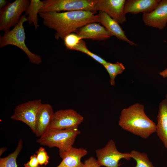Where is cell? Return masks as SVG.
<instances>
[{
  "instance_id": "cell-1",
  "label": "cell",
  "mask_w": 167,
  "mask_h": 167,
  "mask_svg": "<svg viewBox=\"0 0 167 167\" xmlns=\"http://www.w3.org/2000/svg\"><path fill=\"white\" fill-rule=\"evenodd\" d=\"M85 11L39 13L43 24L55 30L56 39H63L68 35L89 23L98 22V15Z\"/></svg>"
},
{
  "instance_id": "cell-2",
  "label": "cell",
  "mask_w": 167,
  "mask_h": 167,
  "mask_svg": "<svg viewBox=\"0 0 167 167\" xmlns=\"http://www.w3.org/2000/svg\"><path fill=\"white\" fill-rule=\"evenodd\" d=\"M118 125L124 130L145 139L156 131V124L146 114L144 105L138 103L121 110Z\"/></svg>"
},
{
  "instance_id": "cell-3",
  "label": "cell",
  "mask_w": 167,
  "mask_h": 167,
  "mask_svg": "<svg viewBox=\"0 0 167 167\" xmlns=\"http://www.w3.org/2000/svg\"><path fill=\"white\" fill-rule=\"evenodd\" d=\"M27 21L26 15H23L18 24L13 29L5 32L2 36L0 35V48H2L9 45L16 46L25 53L31 63L39 65L42 62L41 57L31 52L25 43L24 24Z\"/></svg>"
},
{
  "instance_id": "cell-4",
  "label": "cell",
  "mask_w": 167,
  "mask_h": 167,
  "mask_svg": "<svg viewBox=\"0 0 167 167\" xmlns=\"http://www.w3.org/2000/svg\"><path fill=\"white\" fill-rule=\"evenodd\" d=\"M80 133L78 128L49 129L37 140L41 145L49 148L57 147L59 151L69 150L73 147L75 139Z\"/></svg>"
},
{
  "instance_id": "cell-5",
  "label": "cell",
  "mask_w": 167,
  "mask_h": 167,
  "mask_svg": "<svg viewBox=\"0 0 167 167\" xmlns=\"http://www.w3.org/2000/svg\"><path fill=\"white\" fill-rule=\"evenodd\" d=\"M97 0H44L39 13L85 11L96 13Z\"/></svg>"
},
{
  "instance_id": "cell-6",
  "label": "cell",
  "mask_w": 167,
  "mask_h": 167,
  "mask_svg": "<svg viewBox=\"0 0 167 167\" xmlns=\"http://www.w3.org/2000/svg\"><path fill=\"white\" fill-rule=\"evenodd\" d=\"M29 3L28 0H15L0 10V30L6 32L16 26Z\"/></svg>"
},
{
  "instance_id": "cell-7",
  "label": "cell",
  "mask_w": 167,
  "mask_h": 167,
  "mask_svg": "<svg viewBox=\"0 0 167 167\" xmlns=\"http://www.w3.org/2000/svg\"><path fill=\"white\" fill-rule=\"evenodd\" d=\"M96 154L98 164L101 166L119 167L121 159L127 161L131 158L129 153H121L117 150L114 141L111 139L103 148L96 149Z\"/></svg>"
},
{
  "instance_id": "cell-8",
  "label": "cell",
  "mask_w": 167,
  "mask_h": 167,
  "mask_svg": "<svg viewBox=\"0 0 167 167\" xmlns=\"http://www.w3.org/2000/svg\"><path fill=\"white\" fill-rule=\"evenodd\" d=\"M42 103L41 99L29 101L17 105L11 119L23 122L34 133L38 111Z\"/></svg>"
},
{
  "instance_id": "cell-9",
  "label": "cell",
  "mask_w": 167,
  "mask_h": 167,
  "mask_svg": "<svg viewBox=\"0 0 167 167\" xmlns=\"http://www.w3.org/2000/svg\"><path fill=\"white\" fill-rule=\"evenodd\" d=\"M84 120V117L73 109L59 110L54 113L49 129L78 128Z\"/></svg>"
},
{
  "instance_id": "cell-10",
  "label": "cell",
  "mask_w": 167,
  "mask_h": 167,
  "mask_svg": "<svg viewBox=\"0 0 167 167\" xmlns=\"http://www.w3.org/2000/svg\"><path fill=\"white\" fill-rule=\"evenodd\" d=\"M125 0H97L95 9L96 12L106 13L119 24H122L126 20L123 12Z\"/></svg>"
},
{
  "instance_id": "cell-11",
  "label": "cell",
  "mask_w": 167,
  "mask_h": 167,
  "mask_svg": "<svg viewBox=\"0 0 167 167\" xmlns=\"http://www.w3.org/2000/svg\"><path fill=\"white\" fill-rule=\"evenodd\" d=\"M145 24L159 30L164 29L167 23V0H161L151 12L142 15Z\"/></svg>"
},
{
  "instance_id": "cell-12",
  "label": "cell",
  "mask_w": 167,
  "mask_h": 167,
  "mask_svg": "<svg viewBox=\"0 0 167 167\" xmlns=\"http://www.w3.org/2000/svg\"><path fill=\"white\" fill-rule=\"evenodd\" d=\"M54 113L50 105L42 103L41 105L35 123L34 134L37 137H41L49 129Z\"/></svg>"
},
{
  "instance_id": "cell-13",
  "label": "cell",
  "mask_w": 167,
  "mask_h": 167,
  "mask_svg": "<svg viewBox=\"0 0 167 167\" xmlns=\"http://www.w3.org/2000/svg\"><path fill=\"white\" fill-rule=\"evenodd\" d=\"M75 32L81 39L102 41L109 38L113 35L104 27L96 23H89L77 29Z\"/></svg>"
},
{
  "instance_id": "cell-14",
  "label": "cell",
  "mask_w": 167,
  "mask_h": 167,
  "mask_svg": "<svg viewBox=\"0 0 167 167\" xmlns=\"http://www.w3.org/2000/svg\"><path fill=\"white\" fill-rule=\"evenodd\" d=\"M58 152L62 160L56 167H84V163L81 161V159L88 153L85 149L73 147L67 150Z\"/></svg>"
},
{
  "instance_id": "cell-15",
  "label": "cell",
  "mask_w": 167,
  "mask_h": 167,
  "mask_svg": "<svg viewBox=\"0 0 167 167\" xmlns=\"http://www.w3.org/2000/svg\"><path fill=\"white\" fill-rule=\"evenodd\" d=\"M98 23L101 24L112 35L118 39L127 43L132 46H136V44L129 40L125 35L119 24L106 13L99 11Z\"/></svg>"
},
{
  "instance_id": "cell-16",
  "label": "cell",
  "mask_w": 167,
  "mask_h": 167,
  "mask_svg": "<svg viewBox=\"0 0 167 167\" xmlns=\"http://www.w3.org/2000/svg\"><path fill=\"white\" fill-rule=\"evenodd\" d=\"M161 0H127L124 7L125 15L127 13L143 14L152 11L157 6Z\"/></svg>"
},
{
  "instance_id": "cell-17",
  "label": "cell",
  "mask_w": 167,
  "mask_h": 167,
  "mask_svg": "<svg viewBox=\"0 0 167 167\" xmlns=\"http://www.w3.org/2000/svg\"><path fill=\"white\" fill-rule=\"evenodd\" d=\"M156 128L158 136L167 149V100L165 99L159 105Z\"/></svg>"
},
{
  "instance_id": "cell-18",
  "label": "cell",
  "mask_w": 167,
  "mask_h": 167,
  "mask_svg": "<svg viewBox=\"0 0 167 167\" xmlns=\"http://www.w3.org/2000/svg\"><path fill=\"white\" fill-rule=\"evenodd\" d=\"M42 1L31 0L29 5L25 12L28 22L29 24H33L36 30L38 28V15L40 10L43 6Z\"/></svg>"
},
{
  "instance_id": "cell-19",
  "label": "cell",
  "mask_w": 167,
  "mask_h": 167,
  "mask_svg": "<svg viewBox=\"0 0 167 167\" xmlns=\"http://www.w3.org/2000/svg\"><path fill=\"white\" fill-rule=\"evenodd\" d=\"M23 144L22 139L20 138L16 149L13 152L5 157L0 158V167H17L16 159L23 148Z\"/></svg>"
},
{
  "instance_id": "cell-20",
  "label": "cell",
  "mask_w": 167,
  "mask_h": 167,
  "mask_svg": "<svg viewBox=\"0 0 167 167\" xmlns=\"http://www.w3.org/2000/svg\"><path fill=\"white\" fill-rule=\"evenodd\" d=\"M107 71L110 77L109 82L112 86L115 84V79L116 76L122 73L126 68L121 63L117 62L115 63H112L107 62L103 65Z\"/></svg>"
},
{
  "instance_id": "cell-21",
  "label": "cell",
  "mask_w": 167,
  "mask_h": 167,
  "mask_svg": "<svg viewBox=\"0 0 167 167\" xmlns=\"http://www.w3.org/2000/svg\"><path fill=\"white\" fill-rule=\"evenodd\" d=\"M129 154L131 158L136 162V165L133 167H155L149 160L146 153L134 150Z\"/></svg>"
},
{
  "instance_id": "cell-22",
  "label": "cell",
  "mask_w": 167,
  "mask_h": 167,
  "mask_svg": "<svg viewBox=\"0 0 167 167\" xmlns=\"http://www.w3.org/2000/svg\"><path fill=\"white\" fill-rule=\"evenodd\" d=\"M72 50L78 51L84 53L103 65L107 62L102 58L90 51L88 49L85 41L82 40Z\"/></svg>"
},
{
  "instance_id": "cell-23",
  "label": "cell",
  "mask_w": 167,
  "mask_h": 167,
  "mask_svg": "<svg viewBox=\"0 0 167 167\" xmlns=\"http://www.w3.org/2000/svg\"><path fill=\"white\" fill-rule=\"evenodd\" d=\"M82 39L76 33H70L63 39L64 44L66 48L69 50H72L76 46Z\"/></svg>"
},
{
  "instance_id": "cell-24",
  "label": "cell",
  "mask_w": 167,
  "mask_h": 167,
  "mask_svg": "<svg viewBox=\"0 0 167 167\" xmlns=\"http://www.w3.org/2000/svg\"><path fill=\"white\" fill-rule=\"evenodd\" d=\"M36 154L40 165H46L49 163V157L44 148L40 147L36 152Z\"/></svg>"
},
{
  "instance_id": "cell-25",
  "label": "cell",
  "mask_w": 167,
  "mask_h": 167,
  "mask_svg": "<svg viewBox=\"0 0 167 167\" xmlns=\"http://www.w3.org/2000/svg\"><path fill=\"white\" fill-rule=\"evenodd\" d=\"M24 165L25 167H38L40 165L36 154H34L32 155L30 157L29 161L25 163Z\"/></svg>"
},
{
  "instance_id": "cell-26",
  "label": "cell",
  "mask_w": 167,
  "mask_h": 167,
  "mask_svg": "<svg viewBox=\"0 0 167 167\" xmlns=\"http://www.w3.org/2000/svg\"><path fill=\"white\" fill-rule=\"evenodd\" d=\"M84 167H101L94 157L91 156L85 161Z\"/></svg>"
},
{
  "instance_id": "cell-27",
  "label": "cell",
  "mask_w": 167,
  "mask_h": 167,
  "mask_svg": "<svg viewBox=\"0 0 167 167\" xmlns=\"http://www.w3.org/2000/svg\"><path fill=\"white\" fill-rule=\"evenodd\" d=\"M9 2L8 0H0V10L5 7Z\"/></svg>"
},
{
  "instance_id": "cell-28",
  "label": "cell",
  "mask_w": 167,
  "mask_h": 167,
  "mask_svg": "<svg viewBox=\"0 0 167 167\" xmlns=\"http://www.w3.org/2000/svg\"><path fill=\"white\" fill-rule=\"evenodd\" d=\"M159 75L164 78H167V68L160 72Z\"/></svg>"
},
{
  "instance_id": "cell-29",
  "label": "cell",
  "mask_w": 167,
  "mask_h": 167,
  "mask_svg": "<svg viewBox=\"0 0 167 167\" xmlns=\"http://www.w3.org/2000/svg\"><path fill=\"white\" fill-rule=\"evenodd\" d=\"M6 148L5 147L2 148L0 149V155L1 156L6 151Z\"/></svg>"
},
{
  "instance_id": "cell-30",
  "label": "cell",
  "mask_w": 167,
  "mask_h": 167,
  "mask_svg": "<svg viewBox=\"0 0 167 167\" xmlns=\"http://www.w3.org/2000/svg\"><path fill=\"white\" fill-rule=\"evenodd\" d=\"M38 167H46L45 166L43 165H39V166Z\"/></svg>"
},
{
  "instance_id": "cell-31",
  "label": "cell",
  "mask_w": 167,
  "mask_h": 167,
  "mask_svg": "<svg viewBox=\"0 0 167 167\" xmlns=\"http://www.w3.org/2000/svg\"><path fill=\"white\" fill-rule=\"evenodd\" d=\"M165 99L167 100V93L165 95Z\"/></svg>"
}]
</instances>
